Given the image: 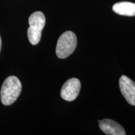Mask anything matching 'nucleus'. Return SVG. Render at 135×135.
<instances>
[{
	"label": "nucleus",
	"instance_id": "7",
	"mask_svg": "<svg viewBox=\"0 0 135 135\" xmlns=\"http://www.w3.org/2000/svg\"><path fill=\"white\" fill-rule=\"evenodd\" d=\"M113 11L116 14L126 16H135V3L121 1L113 6Z\"/></svg>",
	"mask_w": 135,
	"mask_h": 135
},
{
	"label": "nucleus",
	"instance_id": "3",
	"mask_svg": "<svg viewBox=\"0 0 135 135\" xmlns=\"http://www.w3.org/2000/svg\"><path fill=\"white\" fill-rule=\"evenodd\" d=\"M77 46V37L73 32L68 31L58 38L56 48V54L60 59L68 58L75 50Z\"/></svg>",
	"mask_w": 135,
	"mask_h": 135
},
{
	"label": "nucleus",
	"instance_id": "6",
	"mask_svg": "<svg viewBox=\"0 0 135 135\" xmlns=\"http://www.w3.org/2000/svg\"><path fill=\"white\" fill-rule=\"evenodd\" d=\"M101 130L108 135H125L126 131L120 124L112 119L105 118L99 123Z\"/></svg>",
	"mask_w": 135,
	"mask_h": 135
},
{
	"label": "nucleus",
	"instance_id": "1",
	"mask_svg": "<svg viewBox=\"0 0 135 135\" xmlns=\"http://www.w3.org/2000/svg\"><path fill=\"white\" fill-rule=\"evenodd\" d=\"M22 86L19 79L15 76L8 77L1 89V100L5 106H9L17 100L21 92Z\"/></svg>",
	"mask_w": 135,
	"mask_h": 135
},
{
	"label": "nucleus",
	"instance_id": "5",
	"mask_svg": "<svg viewBox=\"0 0 135 135\" xmlns=\"http://www.w3.org/2000/svg\"><path fill=\"white\" fill-rule=\"evenodd\" d=\"M121 94L129 104L135 106V83L126 76H121L119 81Z\"/></svg>",
	"mask_w": 135,
	"mask_h": 135
},
{
	"label": "nucleus",
	"instance_id": "4",
	"mask_svg": "<svg viewBox=\"0 0 135 135\" xmlns=\"http://www.w3.org/2000/svg\"><path fill=\"white\" fill-rule=\"evenodd\" d=\"M81 83L77 78L69 79L67 80L61 89V97L67 101H73L76 98L80 93Z\"/></svg>",
	"mask_w": 135,
	"mask_h": 135
},
{
	"label": "nucleus",
	"instance_id": "8",
	"mask_svg": "<svg viewBox=\"0 0 135 135\" xmlns=\"http://www.w3.org/2000/svg\"><path fill=\"white\" fill-rule=\"evenodd\" d=\"M1 36H0V51H1Z\"/></svg>",
	"mask_w": 135,
	"mask_h": 135
},
{
	"label": "nucleus",
	"instance_id": "2",
	"mask_svg": "<svg viewBox=\"0 0 135 135\" xmlns=\"http://www.w3.org/2000/svg\"><path fill=\"white\" fill-rule=\"evenodd\" d=\"M30 27L28 29V37L30 43L38 45L41 38V32L46 23L45 15L41 11H35L30 15L28 20Z\"/></svg>",
	"mask_w": 135,
	"mask_h": 135
}]
</instances>
